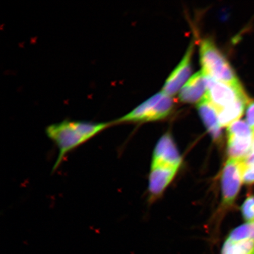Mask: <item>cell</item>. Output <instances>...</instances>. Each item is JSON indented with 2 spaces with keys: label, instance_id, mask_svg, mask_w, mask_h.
<instances>
[{
  "label": "cell",
  "instance_id": "14",
  "mask_svg": "<svg viewBox=\"0 0 254 254\" xmlns=\"http://www.w3.org/2000/svg\"><path fill=\"white\" fill-rule=\"evenodd\" d=\"M241 214L247 223H254V195H250L241 206Z\"/></svg>",
  "mask_w": 254,
  "mask_h": 254
},
{
  "label": "cell",
  "instance_id": "18",
  "mask_svg": "<svg viewBox=\"0 0 254 254\" xmlns=\"http://www.w3.org/2000/svg\"><path fill=\"white\" fill-rule=\"evenodd\" d=\"M253 130V147H252V150L251 152L253 153L254 155V128H252Z\"/></svg>",
  "mask_w": 254,
  "mask_h": 254
},
{
  "label": "cell",
  "instance_id": "16",
  "mask_svg": "<svg viewBox=\"0 0 254 254\" xmlns=\"http://www.w3.org/2000/svg\"><path fill=\"white\" fill-rule=\"evenodd\" d=\"M243 182L247 185L254 184V164L243 160Z\"/></svg>",
  "mask_w": 254,
  "mask_h": 254
},
{
  "label": "cell",
  "instance_id": "17",
  "mask_svg": "<svg viewBox=\"0 0 254 254\" xmlns=\"http://www.w3.org/2000/svg\"><path fill=\"white\" fill-rule=\"evenodd\" d=\"M246 120L248 125L254 128V101L249 104L246 111Z\"/></svg>",
  "mask_w": 254,
  "mask_h": 254
},
{
  "label": "cell",
  "instance_id": "4",
  "mask_svg": "<svg viewBox=\"0 0 254 254\" xmlns=\"http://www.w3.org/2000/svg\"><path fill=\"white\" fill-rule=\"evenodd\" d=\"M205 98L216 110L225 109L241 100L250 101L242 85H233L214 80L205 75Z\"/></svg>",
  "mask_w": 254,
  "mask_h": 254
},
{
  "label": "cell",
  "instance_id": "12",
  "mask_svg": "<svg viewBox=\"0 0 254 254\" xmlns=\"http://www.w3.org/2000/svg\"><path fill=\"white\" fill-rule=\"evenodd\" d=\"M250 101L241 100L225 109L217 111L219 122L221 127H229L232 124L237 122L245 110L247 104Z\"/></svg>",
  "mask_w": 254,
  "mask_h": 254
},
{
  "label": "cell",
  "instance_id": "2",
  "mask_svg": "<svg viewBox=\"0 0 254 254\" xmlns=\"http://www.w3.org/2000/svg\"><path fill=\"white\" fill-rule=\"evenodd\" d=\"M200 62L202 72L208 77L223 83L241 85L229 62L211 40H203L200 46Z\"/></svg>",
  "mask_w": 254,
  "mask_h": 254
},
{
  "label": "cell",
  "instance_id": "3",
  "mask_svg": "<svg viewBox=\"0 0 254 254\" xmlns=\"http://www.w3.org/2000/svg\"><path fill=\"white\" fill-rule=\"evenodd\" d=\"M171 97L161 92L139 105L131 112L113 122V125L126 123L152 122L167 117L174 107Z\"/></svg>",
  "mask_w": 254,
  "mask_h": 254
},
{
  "label": "cell",
  "instance_id": "8",
  "mask_svg": "<svg viewBox=\"0 0 254 254\" xmlns=\"http://www.w3.org/2000/svg\"><path fill=\"white\" fill-rule=\"evenodd\" d=\"M179 168L166 165L152 163L149 180L150 198L155 199L163 193L174 179Z\"/></svg>",
  "mask_w": 254,
  "mask_h": 254
},
{
  "label": "cell",
  "instance_id": "10",
  "mask_svg": "<svg viewBox=\"0 0 254 254\" xmlns=\"http://www.w3.org/2000/svg\"><path fill=\"white\" fill-rule=\"evenodd\" d=\"M206 93L205 77L202 71L196 72L181 89L180 100L183 103L195 104L204 100Z\"/></svg>",
  "mask_w": 254,
  "mask_h": 254
},
{
  "label": "cell",
  "instance_id": "7",
  "mask_svg": "<svg viewBox=\"0 0 254 254\" xmlns=\"http://www.w3.org/2000/svg\"><path fill=\"white\" fill-rule=\"evenodd\" d=\"M193 44L190 43L179 65L171 73L167 79L163 88V93L172 97L181 90L186 83L187 79L191 74V59L193 52Z\"/></svg>",
  "mask_w": 254,
  "mask_h": 254
},
{
  "label": "cell",
  "instance_id": "9",
  "mask_svg": "<svg viewBox=\"0 0 254 254\" xmlns=\"http://www.w3.org/2000/svg\"><path fill=\"white\" fill-rule=\"evenodd\" d=\"M182 158L170 133L161 136L155 148L152 163L179 168Z\"/></svg>",
  "mask_w": 254,
  "mask_h": 254
},
{
  "label": "cell",
  "instance_id": "1",
  "mask_svg": "<svg viewBox=\"0 0 254 254\" xmlns=\"http://www.w3.org/2000/svg\"><path fill=\"white\" fill-rule=\"evenodd\" d=\"M112 122H91L65 120L48 126L46 133L59 150L53 171H56L69 152L90 140L105 129L112 126Z\"/></svg>",
  "mask_w": 254,
  "mask_h": 254
},
{
  "label": "cell",
  "instance_id": "5",
  "mask_svg": "<svg viewBox=\"0 0 254 254\" xmlns=\"http://www.w3.org/2000/svg\"><path fill=\"white\" fill-rule=\"evenodd\" d=\"M229 158H245L252 150L253 130L244 121L238 120L227 128Z\"/></svg>",
  "mask_w": 254,
  "mask_h": 254
},
{
  "label": "cell",
  "instance_id": "11",
  "mask_svg": "<svg viewBox=\"0 0 254 254\" xmlns=\"http://www.w3.org/2000/svg\"><path fill=\"white\" fill-rule=\"evenodd\" d=\"M197 109L208 132L214 140L220 141L221 138V126L219 122L217 110L205 97L198 104Z\"/></svg>",
  "mask_w": 254,
  "mask_h": 254
},
{
  "label": "cell",
  "instance_id": "13",
  "mask_svg": "<svg viewBox=\"0 0 254 254\" xmlns=\"http://www.w3.org/2000/svg\"><path fill=\"white\" fill-rule=\"evenodd\" d=\"M221 254H254V240L226 239L221 248Z\"/></svg>",
  "mask_w": 254,
  "mask_h": 254
},
{
  "label": "cell",
  "instance_id": "6",
  "mask_svg": "<svg viewBox=\"0 0 254 254\" xmlns=\"http://www.w3.org/2000/svg\"><path fill=\"white\" fill-rule=\"evenodd\" d=\"M243 160L229 158L222 170L221 190L222 204L230 206L240 192L243 182Z\"/></svg>",
  "mask_w": 254,
  "mask_h": 254
},
{
  "label": "cell",
  "instance_id": "15",
  "mask_svg": "<svg viewBox=\"0 0 254 254\" xmlns=\"http://www.w3.org/2000/svg\"><path fill=\"white\" fill-rule=\"evenodd\" d=\"M235 237L238 240H254V223H246L235 228Z\"/></svg>",
  "mask_w": 254,
  "mask_h": 254
}]
</instances>
